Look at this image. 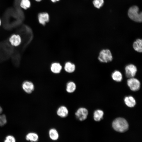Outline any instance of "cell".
<instances>
[{"label":"cell","instance_id":"cell-4","mask_svg":"<svg viewBox=\"0 0 142 142\" xmlns=\"http://www.w3.org/2000/svg\"><path fill=\"white\" fill-rule=\"evenodd\" d=\"M88 114V111L87 109L81 107L79 108L76 110L75 115L78 120L82 121L87 118Z\"/></svg>","mask_w":142,"mask_h":142},{"label":"cell","instance_id":"cell-17","mask_svg":"<svg viewBox=\"0 0 142 142\" xmlns=\"http://www.w3.org/2000/svg\"><path fill=\"white\" fill-rule=\"evenodd\" d=\"M111 77L113 80L117 82H121L122 79L121 73L118 70L114 71L112 73Z\"/></svg>","mask_w":142,"mask_h":142},{"label":"cell","instance_id":"cell-18","mask_svg":"<svg viewBox=\"0 0 142 142\" xmlns=\"http://www.w3.org/2000/svg\"><path fill=\"white\" fill-rule=\"evenodd\" d=\"M64 69L68 73H72L75 69V65L70 62H67L65 65Z\"/></svg>","mask_w":142,"mask_h":142},{"label":"cell","instance_id":"cell-19","mask_svg":"<svg viewBox=\"0 0 142 142\" xmlns=\"http://www.w3.org/2000/svg\"><path fill=\"white\" fill-rule=\"evenodd\" d=\"M104 113L103 111L100 110H95L94 113V118L96 121H99L103 118Z\"/></svg>","mask_w":142,"mask_h":142},{"label":"cell","instance_id":"cell-16","mask_svg":"<svg viewBox=\"0 0 142 142\" xmlns=\"http://www.w3.org/2000/svg\"><path fill=\"white\" fill-rule=\"evenodd\" d=\"M142 40L139 39H137L133 44V47L134 49L139 52H141L142 50Z\"/></svg>","mask_w":142,"mask_h":142},{"label":"cell","instance_id":"cell-11","mask_svg":"<svg viewBox=\"0 0 142 142\" xmlns=\"http://www.w3.org/2000/svg\"><path fill=\"white\" fill-rule=\"evenodd\" d=\"M77 89V85L73 81L68 82L66 86V91L68 93H72L74 92Z\"/></svg>","mask_w":142,"mask_h":142},{"label":"cell","instance_id":"cell-10","mask_svg":"<svg viewBox=\"0 0 142 142\" xmlns=\"http://www.w3.org/2000/svg\"><path fill=\"white\" fill-rule=\"evenodd\" d=\"M9 41L12 45L17 47L21 44V38L19 35L13 34L9 38Z\"/></svg>","mask_w":142,"mask_h":142},{"label":"cell","instance_id":"cell-2","mask_svg":"<svg viewBox=\"0 0 142 142\" xmlns=\"http://www.w3.org/2000/svg\"><path fill=\"white\" fill-rule=\"evenodd\" d=\"M139 8L136 6H134L130 8L128 12V16L129 18L136 22H141L142 12L139 13Z\"/></svg>","mask_w":142,"mask_h":142},{"label":"cell","instance_id":"cell-25","mask_svg":"<svg viewBox=\"0 0 142 142\" xmlns=\"http://www.w3.org/2000/svg\"><path fill=\"white\" fill-rule=\"evenodd\" d=\"M2 112V107H1V106H0V114H1Z\"/></svg>","mask_w":142,"mask_h":142},{"label":"cell","instance_id":"cell-5","mask_svg":"<svg viewBox=\"0 0 142 142\" xmlns=\"http://www.w3.org/2000/svg\"><path fill=\"white\" fill-rule=\"evenodd\" d=\"M127 83L128 86L132 91H136L138 90L140 88V82L135 78H130L128 80Z\"/></svg>","mask_w":142,"mask_h":142},{"label":"cell","instance_id":"cell-7","mask_svg":"<svg viewBox=\"0 0 142 142\" xmlns=\"http://www.w3.org/2000/svg\"><path fill=\"white\" fill-rule=\"evenodd\" d=\"M38 19L40 24L43 25H45L46 23L49 21L50 16L49 13L47 12H41L38 14Z\"/></svg>","mask_w":142,"mask_h":142},{"label":"cell","instance_id":"cell-20","mask_svg":"<svg viewBox=\"0 0 142 142\" xmlns=\"http://www.w3.org/2000/svg\"><path fill=\"white\" fill-rule=\"evenodd\" d=\"M20 6L22 8L25 10L27 9L31 6V2L29 0H21Z\"/></svg>","mask_w":142,"mask_h":142},{"label":"cell","instance_id":"cell-12","mask_svg":"<svg viewBox=\"0 0 142 142\" xmlns=\"http://www.w3.org/2000/svg\"><path fill=\"white\" fill-rule=\"evenodd\" d=\"M48 134L50 138L53 141L57 140L59 137V135L58 131L54 128H51L49 130Z\"/></svg>","mask_w":142,"mask_h":142},{"label":"cell","instance_id":"cell-1","mask_svg":"<svg viewBox=\"0 0 142 142\" xmlns=\"http://www.w3.org/2000/svg\"><path fill=\"white\" fill-rule=\"evenodd\" d=\"M113 129L116 131L123 132L127 130L129 127L128 124L124 118H118L114 120L112 123Z\"/></svg>","mask_w":142,"mask_h":142},{"label":"cell","instance_id":"cell-3","mask_svg":"<svg viewBox=\"0 0 142 142\" xmlns=\"http://www.w3.org/2000/svg\"><path fill=\"white\" fill-rule=\"evenodd\" d=\"M98 59L101 62L103 63L111 61L113 57L110 51L108 49L102 50L99 53Z\"/></svg>","mask_w":142,"mask_h":142},{"label":"cell","instance_id":"cell-14","mask_svg":"<svg viewBox=\"0 0 142 142\" xmlns=\"http://www.w3.org/2000/svg\"><path fill=\"white\" fill-rule=\"evenodd\" d=\"M124 101L125 104L130 107H134L136 104L135 100L131 96L126 97L124 99Z\"/></svg>","mask_w":142,"mask_h":142},{"label":"cell","instance_id":"cell-8","mask_svg":"<svg viewBox=\"0 0 142 142\" xmlns=\"http://www.w3.org/2000/svg\"><path fill=\"white\" fill-rule=\"evenodd\" d=\"M56 113L59 117L64 118H66L68 115L69 111L66 106L61 105L59 106L57 109Z\"/></svg>","mask_w":142,"mask_h":142},{"label":"cell","instance_id":"cell-22","mask_svg":"<svg viewBox=\"0 0 142 142\" xmlns=\"http://www.w3.org/2000/svg\"><path fill=\"white\" fill-rule=\"evenodd\" d=\"M7 122L6 118L4 114H0V126L4 125Z\"/></svg>","mask_w":142,"mask_h":142},{"label":"cell","instance_id":"cell-27","mask_svg":"<svg viewBox=\"0 0 142 142\" xmlns=\"http://www.w3.org/2000/svg\"><path fill=\"white\" fill-rule=\"evenodd\" d=\"M1 21L0 18V26L1 25Z\"/></svg>","mask_w":142,"mask_h":142},{"label":"cell","instance_id":"cell-21","mask_svg":"<svg viewBox=\"0 0 142 142\" xmlns=\"http://www.w3.org/2000/svg\"><path fill=\"white\" fill-rule=\"evenodd\" d=\"M103 0H94L93 3L94 6L98 8H99L104 4Z\"/></svg>","mask_w":142,"mask_h":142},{"label":"cell","instance_id":"cell-26","mask_svg":"<svg viewBox=\"0 0 142 142\" xmlns=\"http://www.w3.org/2000/svg\"><path fill=\"white\" fill-rule=\"evenodd\" d=\"M35 1L37 2H39L43 0H34Z\"/></svg>","mask_w":142,"mask_h":142},{"label":"cell","instance_id":"cell-13","mask_svg":"<svg viewBox=\"0 0 142 142\" xmlns=\"http://www.w3.org/2000/svg\"><path fill=\"white\" fill-rule=\"evenodd\" d=\"M27 140L31 142H36L39 139V136L38 134L34 132H31L28 133L26 136Z\"/></svg>","mask_w":142,"mask_h":142},{"label":"cell","instance_id":"cell-6","mask_svg":"<svg viewBox=\"0 0 142 142\" xmlns=\"http://www.w3.org/2000/svg\"><path fill=\"white\" fill-rule=\"evenodd\" d=\"M125 75L127 77H133L135 75L137 71L136 67L133 64H130L126 65L125 68Z\"/></svg>","mask_w":142,"mask_h":142},{"label":"cell","instance_id":"cell-24","mask_svg":"<svg viewBox=\"0 0 142 142\" xmlns=\"http://www.w3.org/2000/svg\"><path fill=\"white\" fill-rule=\"evenodd\" d=\"M50 1L53 3H55L57 2H58L60 0H50Z\"/></svg>","mask_w":142,"mask_h":142},{"label":"cell","instance_id":"cell-23","mask_svg":"<svg viewBox=\"0 0 142 142\" xmlns=\"http://www.w3.org/2000/svg\"><path fill=\"white\" fill-rule=\"evenodd\" d=\"M4 142H16V140L13 136L9 135L6 137Z\"/></svg>","mask_w":142,"mask_h":142},{"label":"cell","instance_id":"cell-9","mask_svg":"<svg viewBox=\"0 0 142 142\" xmlns=\"http://www.w3.org/2000/svg\"><path fill=\"white\" fill-rule=\"evenodd\" d=\"M22 87L23 90L28 94L32 93L34 89V84L29 81H26L24 82L22 84Z\"/></svg>","mask_w":142,"mask_h":142},{"label":"cell","instance_id":"cell-15","mask_svg":"<svg viewBox=\"0 0 142 142\" xmlns=\"http://www.w3.org/2000/svg\"><path fill=\"white\" fill-rule=\"evenodd\" d=\"M62 69L61 65L58 63H54L52 64L50 70L52 72L55 74L59 73Z\"/></svg>","mask_w":142,"mask_h":142}]
</instances>
